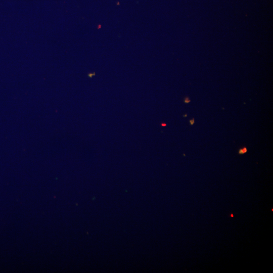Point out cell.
Listing matches in <instances>:
<instances>
[{"mask_svg":"<svg viewBox=\"0 0 273 273\" xmlns=\"http://www.w3.org/2000/svg\"><path fill=\"white\" fill-rule=\"evenodd\" d=\"M247 152V149L246 147H243L239 149V154H244Z\"/></svg>","mask_w":273,"mask_h":273,"instance_id":"6da1fadb","label":"cell"},{"mask_svg":"<svg viewBox=\"0 0 273 273\" xmlns=\"http://www.w3.org/2000/svg\"><path fill=\"white\" fill-rule=\"evenodd\" d=\"M191 100L189 99V98L188 97H186L185 98V100H184V102L185 103H189V102H190Z\"/></svg>","mask_w":273,"mask_h":273,"instance_id":"7a4b0ae2","label":"cell"},{"mask_svg":"<svg viewBox=\"0 0 273 273\" xmlns=\"http://www.w3.org/2000/svg\"><path fill=\"white\" fill-rule=\"evenodd\" d=\"M189 122H190V123L191 125H193L194 123H195L194 118H193V119L190 120Z\"/></svg>","mask_w":273,"mask_h":273,"instance_id":"3957f363","label":"cell"},{"mask_svg":"<svg viewBox=\"0 0 273 273\" xmlns=\"http://www.w3.org/2000/svg\"><path fill=\"white\" fill-rule=\"evenodd\" d=\"M161 126H165L166 125V123H161Z\"/></svg>","mask_w":273,"mask_h":273,"instance_id":"277c9868","label":"cell"},{"mask_svg":"<svg viewBox=\"0 0 273 273\" xmlns=\"http://www.w3.org/2000/svg\"><path fill=\"white\" fill-rule=\"evenodd\" d=\"M187 114H185L184 115V117H187Z\"/></svg>","mask_w":273,"mask_h":273,"instance_id":"5b68a950","label":"cell"},{"mask_svg":"<svg viewBox=\"0 0 273 273\" xmlns=\"http://www.w3.org/2000/svg\"><path fill=\"white\" fill-rule=\"evenodd\" d=\"M231 216L232 217H233V216H234V215H233L232 214H231Z\"/></svg>","mask_w":273,"mask_h":273,"instance_id":"8992f818","label":"cell"}]
</instances>
